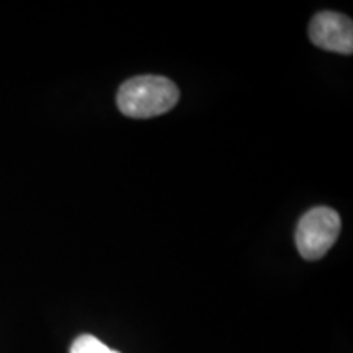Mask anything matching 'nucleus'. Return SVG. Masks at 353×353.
Listing matches in <instances>:
<instances>
[{
  "instance_id": "4",
  "label": "nucleus",
  "mask_w": 353,
  "mask_h": 353,
  "mask_svg": "<svg viewBox=\"0 0 353 353\" xmlns=\"http://www.w3.org/2000/svg\"><path fill=\"white\" fill-rule=\"evenodd\" d=\"M112 348L90 334H83L77 337L70 345V353H110Z\"/></svg>"
},
{
  "instance_id": "1",
  "label": "nucleus",
  "mask_w": 353,
  "mask_h": 353,
  "mask_svg": "<svg viewBox=\"0 0 353 353\" xmlns=\"http://www.w3.org/2000/svg\"><path fill=\"white\" fill-rule=\"evenodd\" d=\"M179 99V88L167 77L141 76L123 83L117 101L123 114L144 120L170 112Z\"/></svg>"
},
{
  "instance_id": "3",
  "label": "nucleus",
  "mask_w": 353,
  "mask_h": 353,
  "mask_svg": "<svg viewBox=\"0 0 353 353\" xmlns=\"http://www.w3.org/2000/svg\"><path fill=\"white\" fill-rule=\"evenodd\" d=\"M309 38L317 48L341 54L353 52V25L345 15L321 12L309 25Z\"/></svg>"
},
{
  "instance_id": "2",
  "label": "nucleus",
  "mask_w": 353,
  "mask_h": 353,
  "mask_svg": "<svg viewBox=\"0 0 353 353\" xmlns=\"http://www.w3.org/2000/svg\"><path fill=\"white\" fill-rule=\"evenodd\" d=\"M342 229L337 211L327 206H317L299 219L296 247L303 259L319 260L332 249Z\"/></svg>"
},
{
  "instance_id": "5",
  "label": "nucleus",
  "mask_w": 353,
  "mask_h": 353,
  "mask_svg": "<svg viewBox=\"0 0 353 353\" xmlns=\"http://www.w3.org/2000/svg\"><path fill=\"white\" fill-rule=\"evenodd\" d=\"M110 353H120V352H117V350H112Z\"/></svg>"
}]
</instances>
